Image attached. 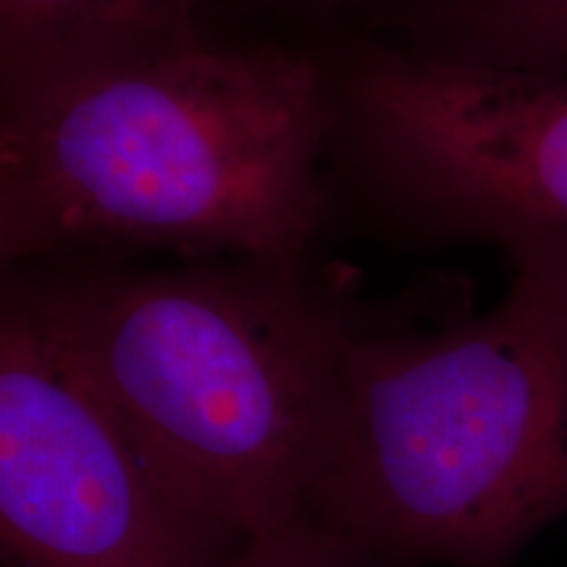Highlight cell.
<instances>
[{"instance_id": "1", "label": "cell", "mask_w": 567, "mask_h": 567, "mask_svg": "<svg viewBox=\"0 0 567 567\" xmlns=\"http://www.w3.org/2000/svg\"><path fill=\"white\" fill-rule=\"evenodd\" d=\"M329 69L200 34L0 101V264H302L331 193Z\"/></svg>"}, {"instance_id": "2", "label": "cell", "mask_w": 567, "mask_h": 567, "mask_svg": "<svg viewBox=\"0 0 567 567\" xmlns=\"http://www.w3.org/2000/svg\"><path fill=\"white\" fill-rule=\"evenodd\" d=\"M492 310L371 323L305 515L386 567H513L567 515V237L507 252Z\"/></svg>"}, {"instance_id": "3", "label": "cell", "mask_w": 567, "mask_h": 567, "mask_svg": "<svg viewBox=\"0 0 567 567\" xmlns=\"http://www.w3.org/2000/svg\"><path fill=\"white\" fill-rule=\"evenodd\" d=\"M27 271L184 507L239 542L305 515L363 318L350 284L305 260Z\"/></svg>"}, {"instance_id": "4", "label": "cell", "mask_w": 567, "mask_h": 567, "mask_svg": "<svg viewBox=\"0 0 567 567\" xmlns=\"http://www.w3.org/2000/svg\"><path fill=\"white\" fill-rule=\"evenodd\" d=\"M329 76L331 153L389 221L505 252L567 237V74L368 45Z\"/></svg>"}, {"instance_id": "5", "label": "cell", "mask_w": 567, "mask_h": 567, "mask_svg": "<svg viewBox=\"0 0 567 567\" xmlns=\"http://www.w3.org/2000/svg\"><path fill=\"white\" fill-rule=\"evenodd\" d=\"M245 542L163 484L27 268L0 289L3 567H231Z\"/></svg>"}, {"instance_id": "6", "label": "cell", "mask_w": 567, "mask_h": 567, "mask_svg": "<svg viewBox=\"0 0 567 567\" xmlns=\"http://www.w3.org/2000/svg\"><path fill=\"white\" fill-rule=\"evenodd\" d=\"M195 34L179 0H0V101Z\"/></svg>"}, {"instance_id": "7", "label": "cell", "mask_w": 567, "mask_h": 567, "mask_svg": "<svg viewBox=\"0 0 567 567\" xmlns=\"http://www.w3.org/2000/svg\"><path fill=\"white\" fill-rule=\"evenodd\" d=\"M389 27L425 59L567 74V0H405Z\"/></svg>"}, {"instance_id": "8", "label": "cell", "mask_w": 567, "mask_h": 567, "mask_svg": "<svg viewBox=\"0 0 567 567\" xmlns=\"http://www.w3.org/2000/svg\"><path fill=\"white\" fill-rule=\"evenodd\" d=\"M231 567H386L344 542L316 517L300 515L245 538Z\"/></svg>"}, {"instance_id": "9", "label": "cell", "mask_w": 567, "mask_h": 567, "mask_svg": "<svg viewBox=\"0 0 567 567\" xmlns=\"http://www.w3.org/2000/svg\"><path fill=\"white\" fill-rule=\"evenodd\" d=\"M203 3H205V0H179V6H182V9L187 11L189 17H193V19H197V13H200Z\"/></svg>"}]
</instances>
